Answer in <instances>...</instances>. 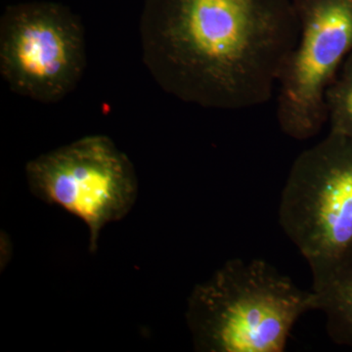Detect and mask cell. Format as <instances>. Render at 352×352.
Returning <instances> with one entry per match:
<instances>
[{
	"mask_svg": "<svg viewBox=\"0 0 352 352\" xmlns=\"http://www.w3.org/2000/svg\"><path fill=\"white\" fill-rule=\"evenodd\" d=\"M298 32L293 0H145L140 20L155 82L219 110L267 103Z\"/></svg>",
	"mask_w": 352,
	"mask_h": 352,
	"instance_id": "cell-1",
	"label": "cell"
},
{
	"mask_svg": "<svg viewBox=\"0 0 352 352\" xmlns=\"http://www.w3.org/2000/svg\"><path fill=\"white\" fill-rule=\"evenodd\" d=\"M312 310L314 292L263 259L234 258L194 288L186 320L199 351L282 352L296 322Z\"/></svg>",
	"mask_w": 352,
	"mask_h": 352,
	"instance_id": "cell-2",
	"label": "cell"
},
{
	"mask_svg": "<svg viewBox=\"0 0 352 352\" xmlns=\"http://www.w3.org/2000/svg\"><path fill=\"white\" fill-rule=\"evenodd\" d=\"M278 215L312 275L352 258V136L329 131L296 157Z\"/></svg>",
	"mask_w": 352,
	"mask_h": 352,
	"instance_id": "cell-3",
	"label": "cell"
},
{
	"mask_svg": "<svg viewBox=\"0 0 352 352\" xmlns=\"http://www.w3.org/2000/svg\"><path fill=\"white\" fill-rule=\"evenodd\" d=\"M25 175L36 198L87 224L92 252L102 229L124 219L138 198L133 164L107 136H87L41 155L28 163Z\"/></svg>",
	"mask_w": 352,
	"mask_h": 352,
	"instance_id": "cell-4",
	"label": "cell"
},
{
	"mask_svg": "<svg viewBox=\"0 0 352 352\" xmlns=\"http://www.w3.org/2000/svg\"><path fill=\"white\" fill-rule=\"evenodd\" d=\"M87 67L85 29L61 3L7 6L0 19V74L15 94L56 103L71 94Z\"/></svg>",
	"mask_w": 352,
	"mask_h": 352,
	"instance_id": "cell-5",
	"label": "cell"
},
{
	"mask_svg": "<svg viewBox=\"0 0 352 352\" xmlns=\"http://www.w3.org/2000/svg\"><path fill=\"white\" fill-rule=\"evenodd\" d=\"M300 32L278 80L277 120L296 140L328 122L326 91L352 53V0H293Z\"/></svg>",
	"mask_w": 352,
	"mask_h": 352,
	"instance_id": "cell-6",
	"label": "cell"
},
{
	"mask_svg": "<svg viewBox=\"0 0 352 352\" xmlns=\"http://www.w3.org/2000/svg\"><path fill=\"white\" fill-rule=\"evenodd\" d=\"M316 310L323 312L333 342L352 346V258L332 270L312 275Z\"/></svg>",
	"mask_w": 352,
	"mask_h": 352,
	"instance_id": "cell-7",
	"label": "cell"
},
{
	"mask_svg": "<svg viewBox=\"0 0 352 352\" xmlns=\"http://www.w3.org/2000/svg\"><path fill=\"white\" fill-rule=\"evenodd\" d=\"M330 132L352 136V53L326 91Z\"/></svg>",
	"mask_w": 352,
	"mask_h": 352,
	"instance_id": "cell-8",
	"label": "cell"
}]
</instances>
